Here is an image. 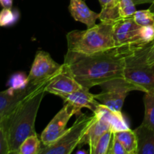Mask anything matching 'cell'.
Masks as SVG:
<instances>
[{"label": "cell", "instance_id": "603a6c76", "mask_svg": "<svg viewBox=\"0 0 154 154\" xmlns=\"http://www.w3.org/2000/svg\"><path fill=\"white\" fill-rule=\"evenodd\" d=\"M112 137L113 132L111 130H108L104 133L96 143L92 154H108Z\"/></svg>", "mask_w": 154, "mask_h": 154}, {"label": "cell", "instance_id": "44dd1931", "mask_svg": "<svg viewBox=\"0 0 154 154\" xmlns=\"http://www.w3.org/2000/svg\"><path fill=\"white\" fill-rule=\"evenodd\" d=\"M20 17L17 9L3 8L0 11V26L8 27L16 24Z\"/></svg>", "mask_w": 154, "mask_h": 154}, {"label": "cell", "instance_id": "ba28073f", "mask_svg": "<svg viewBox=\"0 0 154 154\" xmlns=\"http://www.w3.org/2000/svg\"><path fill=\"white\" fill-rule=\"evenodd\" d=\"M73 115H75L74 110L69 104L65 103L41 134L40 139L43 146L51 145L64 133L67 123Z\"/></svg>", "mask_w": 154, "mask_h": 154}, {"label": "cell", "instance_id": "8992f818", "mask_svg": "<svg viewBox=\"0 0 154 154\" xmlns=\"http://www.w3.org/2000/svg\"><path fill=\"white\" fill-rule=\"evenodd\" d=\"M62 68L63 64L60 65L54 61L48 52L38 51L28 75L29 83L31 85L41 84L57 75Z\"/></svg>", "mask_w": 154, "mask_h": 154}, {"label": "cell", "instance_id": "f546056e", "mask_svg": "<svg viewBox=\"0 0 154 154\" xmlns=\"http://www.w3.org/2000/svg\"><path fill=\"white\" fill-rule=\"evenodd\" d=\"M99 1L102 6V8H106L117 6L120 0H99Z\"/></svg>", "mask_w": 154, "mask_h": 154}, {"label": "cell", "instance_id": "4316f807", "mask_svg": "<svg viewBox=\"0 0 154 154\" xmlns=\"http://www.w3.org/2000/svg\"><path fill=\"white\" fill-rule=\"evenodd\" d=\"M140 36H141V42L142 46L153 41L154 39V24L141 26Z\"/></svg>", "mask_w": 154, "mask_h": 154}, {"label": "cell", "instance_id": "2e32d148", "mask_svg": "<svg viewBox=\"0 0 154 154\" xmlns=\"http://www.w3.org/2000/svg\"><path fill=\"white\" fill-rule=\"evenodd\" d=\"M137 137V154H154V130L141 123L135 129Z\"/></svg>", "mask_w": 154, "mask_h": 154}, {"label": "cell", "instance_id": "3957f363", "mask_svg": "<svg viewBox=\"0 0 154 154\" xmlns=\"http://www.w3.org/2000/svg\"><path fill=\"white\" fill-rule=\"evenodd\" d=\"M113 27L114 23L101 22L86 30L69 32L66 35L68 51L64 63L115 48Z\"/></svg>", "mask_w": 154, "mask_h": 154}, {"label": "cell", "instance_id": "9c48e42d", "mask_svg": "<svg viewBox=\"0 0 154 154\" xmlns=\"http://www.w3.org/2000/svg\"><path fill=\"white\" fill-rule=\"evenodd\" d=\"M123 77L138 87L139 91L147 93L154 90V66L126 63Z\"/></svg>", "mask_w": 154, "mask_h": 154}, {"label": "cell", "instance_id": "4fadbf2b", "mask_svg": "<svg viewBox=\"0 0 154 154\" xmlns=\"http://www.w3.org/2000/svg\"><path fill=\"white\" fill-rule=\"evenodd\" d=\"M108 130H111L109 123L105 119L98 118L96 117L83 136L78 147L87 144L90 147L89 153L92 154L99 138Z\"/></svg>", "mask_w": 154, "mask_h": 154}, {"label": "cell", "instance_id": "f1b7e54d", "mask_svg": "<svg viewBox=\"0 0 154 154\" xmlns=\"http://www.w3.org/2000/svg\"><path fill=\"white\" fill-rule=\"evenodd\" d=\"M0 154H10L7 138L1 126H0Z\"/></svg>", "mask_w": 154, "mask_h": 154}, {"label": "cell", "instance_id": "d6986e66", "mask_svg": "<svg viewBox=\"0 0 154 154\" xmlns=\"http://www.w3.org/2000/svg\"><path fill=\"white\" fill-rule=\"evenodd\" d=\"M144 93V117L142 124L154 130V90Z\"/></svg>", "mask_w": 154, "mask_h": 154}, {"label": "cell", "instance_id": "4dcf8cb0", "mask_svg": "<svg viewBox=\"0 0 154 154\" xmlns=\"http://www.w3.org/2000/svg\"><path fill=\"white\" fill-rule=\"evenodd\" d=\"M0 5L3 8H11L13 0H0Z\"/></svg>", "mask_w": 154, "mask_h": 154}, {"label": "cell", "instance_id": "5b68a950", "mask_svg": "<svg viewBox=\"0 0 154 154\" xmlns=\"http://www.w3.org/2000/svg\"><path fill=\"white\" fill-rule=\"evenodd\" d=\"M102 91L94 95L96 100H99L113 111H121L123 103L128 93L134 90H138V87L128 81L123 77L114 78L100 85Z\"/></svg>", "mask_w": 154, "mask_h": 154}, {"label": "cell", "instance_id": "83f0119b", "mask_svg": "<svg viewBox=\"0 0 154 154\" xmlns=\"http://www.w3.org/2000/svg\"><path fill=\"white\" fill-rule=\"evenodd\" d=\"M108 154H128L123 144L114 136V134L108 150Z\"/></svg>", "mask_w": 154, "mask_h": 154}, {"label": "cell", "instance_id": "484cf974", "mask_svg": "<svg viewBox=\"0 0 154 154\" xmlns=\"http://www.w3.org/2000/svg\"><path fill=\"white\" fill-rule=\"evenodd\" d=\"M118 10L121 19L132 17L136 11L135 4L132 0H120L118 3Z\"/></svg>", "mask_w": 154, "mask_h": 154}, {"label": "cell", "instance_id": "1f68e13d", "mask_svg": "<svg viewBox=\"0 0 154 154\" xmlns=\"http://www.w3.org/2000/svg\"><path fill=\"white\" fill-rule=\"evenodd\" d=\"M135 5H141L145 3H153L154 0H132Z\"/></svg>", "mask_w": 154, "mask_h": 154}, {"label": "cell", "instance_id": "d6a6232c", "mask_svg": "<svg viewBox=\"0 0 154 154\" xmlns=\"http://www.w3.org/2000/svg\"><path fill=\"white\" fill-rule=\"evenodd\" d=\"M87 152L85 151V150H81V151H78L77 153H87Z\"/></svg>", "mask_w": 154, "mask_h": 154}, {"label": "cell", "instance_id": "ac0fdd59", "mask_svg": "<svg viewBox=\"0 0 154 154\" xmlns=\"http://www.w3.org/2000/svg\"><path fill=\"white\" fill-rule=\"evenodd\" d=\"M113 134L123 144L128 154H137L138 143L135 131L129 129Z\"/></svg>", "mask_w": 154, "mask_h": 154}, {"label": "cell", "instance_id": "8fae6325", "mask_svg": "<svg viewBox=\"0 0 154 154\" xmlns=\"http://www.w3.org/2000/svg\"><path fill=\"white\" fill-rule=\"evenodd\" d=\"M63 99L64 103L69 104L72 107L77 117L81 114L82 108H87L93 112L99 105L94 95L90 92V89L84 87L70 93Z\"/></svg>", "mask_w": 154, "mask_h": 154}, {"label": "cell", "instance_id": "7a4b0ae2", "mask_svg": "<svg viewBox=\"0 0 154 154\" xmlns=\"http://www.w3.org/2000/svg\"><path fill=\"white\" fill-rule=\"evenodd\" d=\"M54 76L35 85L32 91L0 122L7 138L10 154H18L23 141L30 135H37L35 130L36 116L46 93L45 88Z\"/></svg>", "mask_w": 154, "mask_h": 154}, {"label": "cell", "instance_id": "9a60e30c", "mask_svg": "<svg viewBox=\"0 0 154 154\" xmlns=\"http://www.w3.org/2000/svg\"><path fill=\"white\" fill-rule=\"evenodd\" d=\"M93 114L98 118L107 120L111 126V130L113 133L129 129L121 111H113L103 104L99 103Z\"/></svg>", "mask_w": 154, "mask_h": 154}, {"label": "cell", "instance_id": "ffe728a7", "mask_svg": "<svg viewBox=\"0 0 154 154\" xmlns=\"http://www.w3.org/2000/svg\"><path fill=\"white\" fill-rule=\"evenodd\" d=\"M41 142L37 135L27 137L20 146L18 154H38L42 148Z\"/></svg>", "mask_w": 154, "mask_h": 154}, {"label": "cell", "instance_id": "30bf717a", "mask_svg": "<svg viewBox=\"0 0 154 154\" xmlns=\"http://www.w3.org/2000/svg\"><path fill=\"white\" fill-rule=\"evenodd\" d=\"M82 87L72 75L64 70L63 65L61 70L48 83L45 91L63 99Z\"/></svg>", "mask_w": 154, "mask_h": 154}, {"label": "cell", "instance_id": "7c38bea8", "mask_svg": "<svg viewBox=\"0 0 154 154\" xmlns=\"http://www.w3.org/2000/svg\"><path fill=\"white\" fill-rule=\"evenodd\" d=\"M35 87V85L29 84L25 90H14L8 88L0 92V122L32 91Z\"/></svg>", "mask_w": 154, "mask_h": 154}, {"label": "cell", "instance_id": "52a82bcc", "mask_svg": "<svg viewBox=\"0 0 154 154\" xmlns=\"http://www.w3.org/2000/svg\"><path fill=\"white\" fill-rule=\"evenodd\" d=\"M141 26L138 25L134 20L133 17L124 19H120L114 23L113 35L116 47L129 45L135 50L141 48Z\"/></svg>", "mask_w": 154, "mask_h": 154}, {"label": "cell", "instance_id": "e0dca14e", "mask_svg": "<svg viewBox=\"0 0 154 154\" xmlns=\"http://www.w3.org/2000/svg\"><path fill=\"white\" fill-rule=\"evenodd\" d=\"M128 63L143 64L145 66H154V39L147 45L135 50L132 56L126 61Z\"/></svg>", "mask_w": 154, "mask_h": 154}, {"label": "cell", "instance_id": "7402d4cb", "mask_svg": "<svg viewBox=\"0 0 154 154\" xmlns=\"http://www.w3.org/2000/svg\"><path fill=\"white\" fill-rule=\"evenodd\" d=\"M29 85L28 76L22 72H15L11 75L7 83L8 87L14 90H25Z\"/></svg>", "mask_w": 154, "mask_h": 154}, {"label": "cell", "instance_id": "d4e9b609", "mask_svg": "<svg viewBox=\"0 0 154 154\" xmlns=\"http://www.w3.org/2000/svg\"><path fill=\"white\" fill-rule=\"evenodd\" d=\"M133 18L135 23L141 26L154 24V13L150 9L136 11L134 14Z\"/></svg>", "mask_w": 154, "mask_h": 154}, {"label": "cell", "instance_id": "6da1fadb", "mask_svg": "<svg viewBox=\"0 0 154 154\" xmlns=\"http://www.w3.org/2000/svg\"><path fill=\"white\" fill-rule=\"evenodd\" d=\"M135 51V48L129 45L115 47L63 63V68L83 87L90 89L114 78L123 77L126 61Z\"/></svg>", "mask_w": 154, "mask_h": 154}, {"label": "cell", "instance_id": "277c9868", "mask_svg": "<svg viewBox=\"0 0 154 154\" xmlns=\"http://www.w3.org/2000/svg\"><path fill=\"white\" fill-rule=\"evenodd\" d=\"M95 114L88 116L81 114L72 127L66 129L64 133L51 145L43 146L38 154H70L79 146L83 136L94 120Z\"/></svg>", "mask_w": 154, "mask_h": 154}, {"label": "cell", "instance_id": "cb8c5ba5", "mask_svg": "<svg viewBox=\"0 0 154 154\" xmlns=\"http://www.w3.org/2000/svg\"><path fill=\"white\" fill-rule=\"evenodd\" d=\"M101 22L114 23L116 21L121 19L119 14L118 5L117 6L106 8H102V11L99 13V17Z\"/></svg>", "mask_w": 154, "mask_h": 154}, {"label": "cell", "instance_id": "5bb4252c", "mask_svg": "<svg viewBox=\"0 0 154 154\" xmlns=\"http://www.w3.org/2000/svg\"><path fill=\"white\" fill-rule=\"evenodd\" d=\"M69 11L72 17L76 21L85 24L87 28L96 25L99 14L93 11L83 0H70Z\"/></svg>", "mask_w": 154, "mask_h": 154}]
</instances>
